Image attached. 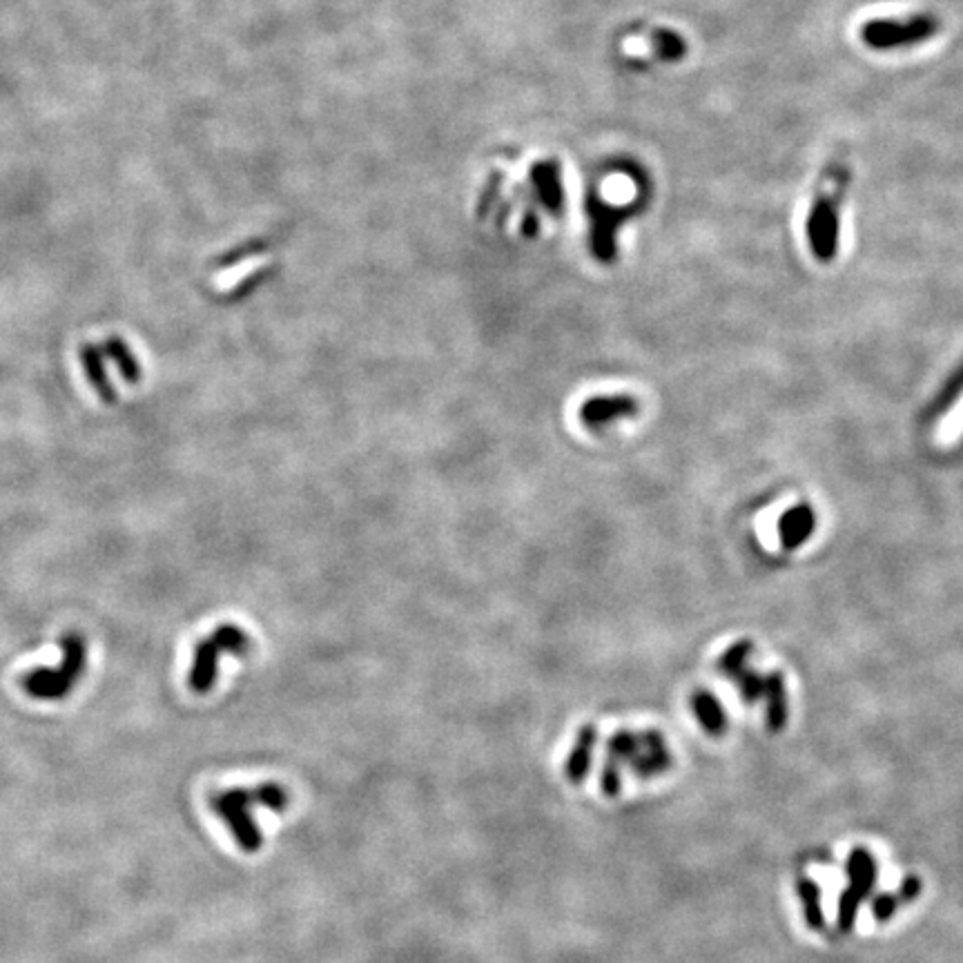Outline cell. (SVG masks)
<instances>
[{
    "instance_id": "cell-20",
    "label": "cell",
    "mask_w": 963,
    "mask_h": 963,
    "mask_svg": "<svg viewBox=\"0 0 963 963\" xmlns=\"http://www.w3.org/2000/svg\"><path fill=\"white\" fill-rule=\"evenodd\" d=\"M642 743L638 732H629V729H620L614 736L609 738L607 743V758L616 763H629L631 758H636L640 754Z\"/></svg>"
},
{
    "instance_id": "cell-21",
    "label": "cell",
    "mask_w": 963,
    "mask_h": 963,
    "mask_svg": "<svg viewBox=\"0 0 963 963\" xmlns=\"http://www.w3.org/2000/svg\"><path fill=\"white\" fill-rule=\"evenodd\" d=\"M752 651H754L752 640H738L736 645L727 647V649L723 651V656L718 658V663H716V669L721 671V674L727 678V676L732 674V671H736L738 667L747 665V660H749V656H752Z\"/></svg>"
},
{
    "instance_id": "cell-16",
    "label": "cell",
    "mask_w": 963,
    "mask_h": 963,
    "mask_svg": "<svg viewBox=\"0 0 963 963\" xmlns=\"http://www.w3.org/2000/svg\"><path fill=\"white\" fill-rule=\"evenodd\" d=\"M796 894L803 903V917L807 928L819 932L825 928V914L821 906V888L812 879L801 877L796 881Z\"/></svg>"
},
{
    "instance_id": "cell-1",
    "label": "cell",
    "mask_w": 963,
    "mask_h": 963,
    "mask_svg": "<svg viewBox=\"0 0 963 963\" xmlns=\"http://www.w3.org/2000/svg\"><path fill=\"white\" fill-rule=\"evenodd\" d=\"M63 649V663L58 669L41 667L32 669L21 678V685L25 692L38 700H63L79 683V678L85 669L87 647L85 638L81 634H65L61 638Z\"/></svg>"
},
{
    "instance_id": "cell-13",
    "label": "cell",
    "mask_w": 963,
    "mask_h": 963,
    "mask_svg": "<svg viewBox=\"0 0 963 963\" xmlns=\"http://www.w3.org/2000/svg\"><path fill=\"white\" fill-rule=\"evenodd\" d=\"M689 705H692L696 721L705 729V734L723 736L727 732L725 707L712 692H707V689H696L692 698H689Z\"/></svg>"
},
{
    "instance_id": "cell-2",
    "label": "cell",
    "mask_w": 963,
    "mask_h": 963,
    "mask_svg": "<svg viewBox=\"0 0 963 963\" xmlns=\"http://www.w3.org/2000/svg\"><path fill=\"white\" fill-rule=\"evenodd\" d=\"M939 29V16L923 12L906 16L903 21H899V18H872V21L861 25L859 36L868 50L892 52L928 43L930 38L939 34Z\"/></svg>"
},
{
    "instance_id": "cell-18",
    "label": "cell",
    "mask_w": 963,
    "mask_h": 963,
    "mask_svg": "<svg viewBox=\"0 0 963 963\" xmlns=\"http://www.w3.org/2000/svg\"><path fill=\"white\" fill-rule=\"evenodd\" d=\"M651 47H654V54L665 63H676L683 61L687 54V43L685 38L676 34L674 29H656L651 34Z\"/></svg>"
},
{
    "instance_id": "cell-23",
    "label": "cell",
    "mask_w": 963,
    "mask_h": 963,
    "mask_svg": "<svg viewBox=\"0 0 963 963\" xmlns=\"http://www.w3.org/2000/svg\"><path fill=\"white\" fill-rule=\"evenodd\" d=\"M961 395H963V368H961V371H959L955 377L950 379V384H948L946 388H943V393L937 397L935 406H932L930 417H939V415L946 413L948 408H950L952 404H955Z\"/></svg>"
},
{
    "instance_id": "cell-8",
    "label": "cell",
    "mask_w": 963,
    "mask_h": 963,
    "mask_svg": "<svg viewBox=\"0 0 963 963\" xmlns=\"http://www.w3.org/2000/svg\"><path fill=\"white\" fill-rule=\"evenodd\" d=\"M640 734L642 749L636 758L629 761V770L638 778H651L658 774H665L674 765V756H671L665 736L658 732V729H645Z\"/></svg>"
},
{
    "instance_id": "cell-9",
    "label": "cell",
    "mask_w": 963,
    "mask_h": 963,
    "mask_svg": "<svg viewBox=\"0 0 963 963\" xmlns=\"http://www.w3.org/2000/svg\"><path fill=\"white\" fill-rule=\"evenodd\" d=\"M816 529V515L810 504H796L790 511H785L778 520V538H781L783 549L792 551L799 549L801 544L810 540V535Z\"/></svg>"
},
{
    "instance_id": "cell-12",
    "label": "cell",
    "mask_w": 963,
    "mask_h": 963,
    "mask_svg": "<svg viewBox=\"0 0 963 963\" xmlns=\"http://www.w3.org/2000/svg\"><path fill=\"white\" fill-rule=\"evenodd\" d=\"M845 872H848L850 888L861 892L865 901H868L872 897L874 885L879 881L877 859L865 848H854L848 856V863H845Z\"/></svg>"
},
{
    "instance_id": "cell-14",
    "label": "cell",
    "mask_w": 963,
    "mask_h": 963,
    "mask_svg": "<svg viewBox=\"0 0 963 963\" xmlns=\"http://www.w3.org/2000/svg\"><path fill=\"white\" fill-rule=\"evenodd\" d=\"M79 357H81V364H83V371H85L87 379H90V384L94 386V391L99 393L103 402L114 404L116 402V391H114V386L110 382V375H107L103 350L96 348L94 344H83L79 348Z\"/></svg>"
},
{
    "instance_id": "cell-22",
    "label": "cell",
    "mask_w": 963,
    "mask_h": 963,
    "mask_svg": "<svg viewBox=\"0 0 963 963\" xmlns=\"http://www.w3.org/2000/svg\"><path fill=\"white\" fill-rule=\"evenodd\" d=\"M252 794H255L257 805L268 807L272 812H284L290 801L288 792L279 783H261L257 787H252Z\"/></svg>"
},
{
    "instance_id": "cell-6",
    "label": "cell",
    "mask_w": 963,
    "mask_h": 963,
    "mask_svg": "<svg viewBox=\"0 0 963 963\" xmlns=\"http://www.w3.org/2000/svg\"><path fill=\"white\" fill-rule=\"evenodd\" d=\"M640 413V404L636 397L631 395H602V397H591L585 404L580 406V422L585 424L591 431H600L602 426H607L622 417H636Z\"/></svg>"
},
{
    "instance_id": "cell-26",
    "label": "cell",
    "mask_w": 963,
    "mask_h": 963,
    "mask_svg": "<svg viewBox=\"0 0 963 963\" xmlns=\"http://www.w3.org/2000/svg\"><path fill=\"white\" fill-rule=\"evenodd\" d=\"M921 888H923V885H921V879L917 877V874H908V877L901 881L899 890H897V897L901 901V906L917 901L919 894H921Z\"/></svg>"
},
{
    "instance_id": "cell-10",
    "label": "cell",
    "mask_w": 963,
    "mask_h": 963,
    "mask_svg": "<svg viewBox=\"0 0 963 963\" xmlns=\"http://www.w3.org/2000/svg\"><path fill=\"white\" fill-rule=\"evenodd\" d=\"M763 700H765V723L770 727V732L774 734L783 732L787 725V718H790V700H787V685L781 671H772V674H767Z\"/></svg>"
},
{
    "instance_id": "cell-7",
    "label": "cell",
    "mask_w": 963,
    "mask_h": 963,
    "mask_svg": "<svg viewBox=\"0 0 963 963\" xmlns=\"http://www.w3.org/2000/svg\"><path fill=\"white\" fill-rule=\"evenodd\" d=\"M591 250L600 261H614L616 257V228L627 219V210L609 208L598 199L591 201Z\"/></svg>"
},
{
    "instance_id": "cell-19",
    "label": "cell",
    "mask_w": 963,
    "mask_h": 963,
    "mask_svg": "<svg viewBox=\"0 0 963 963\" xmlns=\"http://www.w3.org/2000/svg\"><path fill=\"white\" fill-rule=\"evenodd\" d=\"M863 901H865L863 894L850 888V885L841 892L839 910H836V930H839L841 935H850L854 930V923H856V917H859Z\"/></svg>"
},
{
    "instance_id": "cell-25",
    "label": "cell",
    "mask_w": 963,
    "mask_h": 963,
    "mask_svg": "<svg viewBox=\"0 0 963 963\" xmlns=\"http://www.w3.org/2000/svg\"><path fill=\"white\" fill-rule=\"evenodd\" d=\"M600 787H602V794H605V796H618V794H620V787H622L620 763H616V761H611V758H607L605 765H602Z\"/></svg>"
},
{
    "instance_id": "cell-4",
    "label": "cell",
    "mask_w": 963,
    "mask_h": 963,
    "mask_svg": "<svg viewBox=\"0 0 963 963\" xmlns=\"http://www.w3.org/2000/svg\"><path fill=\"white\" fill-rule=\"evenodd\" d=\"M845 183H848V174L841 179V183H836L834 192L816 194L810 214H807V221H805V235H807V243H810L812 255L819 261H823V264H830V261L836 257V252H839L841 197H843Z\"/></svg>"
},
{
    "instance_id": "cell-15",
    "label": "cell",
    "mask_w": 963,
    "mask_h": 963,
    "mask_svg": "<svg viewBox=\"0 0 963 963\" xmlns=\"http://www.w3.org/2000/svg\"><path fill=\"white\" fill-rule=\"evenodd\" d=\"M101 350H103V355H107V359H112V362L116 364V368H119V373H121L125 382H128V384H139L141 382V379H143L141 364L136 362L132 348L125 344V339H121L119 335L107 337Z\"/></svg>"
},
{
    "instance_id": "cell-5",
    "label": "cell",
    "mask_w": 963,
    "mask_h": 963,
    "mask_svg": "<svg viewBox=\"0 0 963 963\" xmlns=\"http://www.w3.org/2000/svg\"><path fill=\"white\" fill-rule=\"evenodd\" d=\"M252 805H257L255 794H252V790H243V787L223 790L210 796L212 812H217L223 823L232 830L235 841L243 852H257L261 843H264L261 830L257 828L255 819H252Z\"/></svg>"
},
{
    "instance_id": "cell-24",
    "label": "cell",
    "mask_w": 963,
    "mask_h": 963,
    "mask_svg": "<svg viewBox=\"0 0 963 963\" xmlns=\"http://www.w3.org/2000/svg\"><path fill=\"white\" fill-rule=\"evenodd\" d=\"M899 908H901V901L897 897V892H881L872 899V917L879 923L890 921L894 914L899 912Z\"/></svg>"
},
{
    "instance_id": "cell-17",
    "label": "cell",
    "mask_w": 963,
    "mask_h": 963,
    "mask_svg": "<svg viewBox=\"0 0 963 963\" xmlns=\"http://www.w3.org/2000/svg\"><path fill=\"white\" fill-rule=\"evenodd\" d=\"M727 680L736 683L738 694H741L745 705H756L758 700H763L767 674H758L756 669L743 665V667H738L736 671H732V674L727 676Z\"/></svg>"
},
{
    "instance_id": "cell-11",
    "label": "cell",
    "mask_w": 963,
    "mask_h": 963,
    "mask_svg": "<svg viewBox=\"0 0 963 963\" xmlns=\"http://www.w3.org/2000/svg\"><path fill=\"white\" fill-rule=\"evenodd\" d=\"M596 741H598L596 725H582L576 736V743H573V749L567 758V765H564V774H567L571 783L578 785L587 778L591 770L593 747H596Z\"/></svg>"
},
{
    "instance_id": "cell-3",
    "label": "cell",
    "mask_w": 963,
    "mask_h": 963,
    "mask_svg": "<svg viewBox=\"0 0 963 963\" xmlns=\"http://www.w3.org/2000/svg\"><path fill=\"white\" fill-rule=\"evenodd\" d=\"M252 647V640L246 636V631L237 625H221L212 631L208 638H203L194 647V660L188 676V685L192 692L208 694L217 685L219 674V656L223 651L235 656H246Z\"/></svg>"
}]
</instances>
